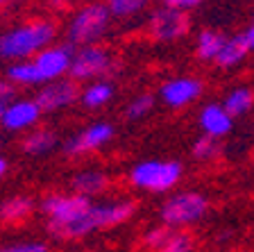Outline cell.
<instances>
[{
    "label": "cell",
    "mask_w": 254,
    "mask_h": 252,
    "mask_svg": "<svg viewBox=\"0 0 254 252\" xmlns=\"http://www.w3.org/2000/svg\"><path fill=\"white\" fill-rule=\"evenodd\" d=\"M59 25L48 16H32L27 21L0 32V59L21 62L32 59L43 48L57 43Z\"/></svg>",
    "instance_id": "obj_1"
},
{
    "label": "cell",
    "mask_w": 254,
    "mask_h": 252,
    "mask_svg": "<svg viewBox=\"0 0 254 252\" xmlns=\"http://www.w3.org/2000/svg\"><path fill=\"white\" fill-rule=\"evenodd\" d=\"M136 214V202L134 200H109V202H93L77 221L66 225L55 234V239L62 241H77L89 234L102 230H114L118 225H125L132 216Z\"/></svg>",
    "instance_id": "obj_2"
},
{
    "label": "cell",
    "mask_w": 254,
    "mask_h": 252,
    "mask_svg": "<svg viewBox=\"0 0 254 252\" xmlns=\"http://www.w3.org/2000/svg\"><path fill=\"white\" fill-rule=\"evenodd\" d=\"M111 11L102 0H89L68 11L64 23V37L73 48L100 43L111 30Z\"/></svg>",
    "instance_id": "obj_3"
},
{
    "label": "cell",
    "mask_w": 254,
    "mask_h": 252,
    "mask_svg": "<svg viewBox=\"0 0 254 252\" xmlns=\"http://www.w3.org/2000/svg\"><path fill=\"white\" fill-rule=\"evenodd\" d=\"M184 168L173 159H145L129 168L127 179L134 189L150 191V193H166L180 184Z\"/></svg>",
    "instance_id": "obj_4"
},
{
    "label": "cell",
    "mask_w": 254,
    "mask_h": 252,
    "mask_svg": "<svg viewBox=\"0 0 254 252\" xmlns=\"http://www.w3.org/2000/svg\"><path fill=\"white\" fill-rule=\"evenodd\" d=\"M93 205V198L79 195L75 191H53L46 193L39 202V209L46 216V230L50 237H55L59 230H64L66 225H70L73 221H77L79 216L84 214L89 207Z\"/></svg>",
    "instance_id": "obj_5"
},
{
    "label": "cell",
    "mask_w": 254,
    "mask_h": 252,
    "mask_svg": "<svg viewBox=\"0 0 254 252\" xmlns=\"http://www.w3.org/2000/svg\"><path fill=\"white\" fill-rule=\"evenodd\" d=\"M118 59L114 57L109 48L102 43H93V46H82L75 48L73 62H70L68 78L75 82H93V80H105L107 75H114L118 71Z\"/></svg>",
    "instance_id": "obj_6"
},
{
    "label": "cell",
    "mask_w": 254,
    "mask_h": 252,
    "mask_svg": "<svg viewBox=\"0 0 254 252\" xmlns=\"http://www.w3.org/2000/svg\"><path fill=\"white\" fill-rule=\"evenodd\" d=\"M209 211V198L197 191H180L164 200L159 207V221L170 230H184L193 223L202 221Z\"/></svg>",
    "instance_id": "obj_7"
},
{
    "label": "cell",
    "mask_w": 254,
    "mask_h": 252,
    "mask_svg": "<svg viewBox=\"0 0 254 252\" xmlns=\"http://www.w3.org/2000/svg\"><path fill=\"white\" fill-rule=\"evenodd\" d=\"M116 137V127L109 121H95L86 125L84 130H79L77 134L68 137L62 143V150L66 157H86L93 155L102 148H107Z\"/></svg>",
    "instance_id": "obj_8"
},
{
    "label": "cell",
    "mask_w": 254,
    "mask_h": 252,
    "mask_svg": "<svg viewBox=\"0 0 254 252\" xmlns=\"http://www.w3.org/2000/svg\"><path fill=\"white\" fill-rule=\"evenodd\" d=\"M190 30V18L186 11L173 9V7H159L150 14L148 18V32L150 37L159 43H173L180 41L189 34Z\"/></svg>",
    "instance_id": "obj_9"
},
{
    "label": "cell",
    "mask_w": 254,
    "mask_h": 252,
    "mask_svg": "<svg viewBox=\"0 0 254 252\" xmlns=\"http://www.w3.org/2000/svg\"><path fill=\"white\" fill-rule=\"evenodd\" d=\"M73 53H75V48L68 46V43H53V46L43 48L41 53L34 55L32 62L37 66V73H39V78H41V84L66 78L70 71Z\"/></svg>",
    "instance_id": "obj_10"
},
{
    "label": "cell",
    "mask_w": 254,
    "mask_h": 252,
    "mask_svg": "<svg viewBox=\"0 0 254 252\" xmlns=\"http://www.w3.org/2000/svg\"><path fill=\"white\" fill-rule=\"evenodd\" d=\"M79 86L75 80L70 78H62L55 82L41 84L34 95V100L39 102V107L43 109V114H57L73 107L75 102H79Z\"/></svg>",
    "instance_id": "obj_11"
},
{
    "label": "cell",
    "mask_w": 254,
    "mask_h": 252,
    "mask_svg": "<svg viewBox=\"0 0 254 252\" xmlns=\"http://www.w3.org/2000/svg\"><path fill=\"white\" fill-rule=\"evenodd\" d=\"M41 116L43 109L34 98H14L11 102H7L0 127L9 134H25V132L39 127Z\"/></svg>",
    "instance_id": "obj_12"
},
{
    "label": "cell",
    "mask_w": 254,
    "mask_h": 252,
    "mask_svg": "<svg viewBox=\"0 0 254 252\" xmlns=\"http://www.w3.org/2000/svg\"><path fill=\"white\" fill-rule=\"evenodd\" d=\"M202 93V82L190 75H182V78H173L168 82L161 84L159 89V100L170 109H182V107L195 102Z\"/></svg>",
    "instance_id": "obj_13"
},
{
    "label": "cell",
    "mask_w": 254,
    "mask_h": 252,
    "mask_svg": "<svg viewBox=\"0 0 254 252\" xmlns=\"http://www.w3.org/2000/svg\"><path fill=\"white\" fill-rule=\"evenodd\" d=\"M111 186V177L100 170V168H79L77 173H73L70 177V191L86 198H98L105 195Z\"/></svg>",
    "instance_id": "obj_14"
},
{
    "label": "cell",
    "mask_w": 254,
    "mask_h": 252,
    "mask_svg": "<svg viewBox=\"0 0 254 252\" xmlns=\"http://www.w3.org/2000/svg\"><path fill=\"white\" fill-rule=\"evenodd\" d=\"M232 121H234V116H229L222 105H206L197 114V125H200L202 134L213 137V139H220L225 134H229Z\"/></svg>",
    "instance_id": "obj_15"
},
{
    "label": "cell",
    "mask_w": 254,
    "mask_h": 252,
    "mask_svg": "<svg viewBox=\"0 0 254 252\" xmlns=\"http://www.w3.org/2000/svg\"><path fill=\"white\" fill-rule=\"evenodd\" d=\"M59 146V137L50 127H34V130L25 132L21 139V150L30 157H46Z\"/></svg>",
    "instance_id": "obj_16"
},
{
    "label": "cell",
    "mask_w": 254,
    "mask_h": 252,
    "mask_svg": "<svg viewBox=\"0 0 254 252\" xmlns=\"http://www.w3.org/2000/svg\"><path fill=\"white\" fill-rule=\"evenodd\" d=\"M116 95V86L109 80H93L86 82V86L79 91V102L86 111H98L107 107Z\"/></svg>",
    "instance_id": "obj_17"
},
{
    "label": "cell",
    "mask_w": 254,
    "mask_h": 252,
    "mask_svg": "<svg viewBox=\"0 0 254 252\" xmlns=\"http://www.w3.org/2000/svg\"><path fill=\"white\" fill-rule=\"evenodd\" d=\"M37 209V202L30 195H11L0 205V221L2 223H23Z\"/></svg>",
    "instance_id": "obj_18"
},
{
    "label": "cell",
    "mask_w": 254,
    "mask_h": 252,
    "mask_svg": "<svg viewBox=\"0 0 254 252\" xmlns=\"http://www.w3.org/2000/svg\"><path fill=\"white\" fill-rule=\"evenodd\" d=\"M248 53H250V48H248V43H245L243 34H238V37H227L220 48V53H218V57L213 59V64L220 66V69H232V66L243 62Z\"/></svg>",
    "instance_id": "obj_19"
},
{
    "label": "cell",
    "mask_w": 254,
    "mask_h": 252,
    "mask_svg": "<svg viewBox=\"0 0 254 252\" xmlns=\"http://www.w3.org/2000/svg\"><path fill=\"white\" fill-rule=\"evenodd\" d=\"M7 80L16 86H41V78L37 73V66L32 59H21V62H9L7 66Z\"/></svg>",
    "instance_id": "obj_20"
},
{
    "label": "cell",
    "mask_w": 254,
    "mask_h": 252,
    "mask_svg": "<svg viewBox=\"0 0 254 252\" xmlns=\"http://www.w3.org/2000/svg\"><path fill=\"white\" fill-rule=\"evenodd\" d=\"M225 39L227 37L218 30H202L195 39V57L200 62H213L220 53Z\"/></svg>",
    "instance_id": "obj_21"
},
{
    "label": "cell",
    "mask_w": 254,
    "mask_h": 252,
    "mask_svg": "<svg viewBox=\"0 0 254 252\" xmlns=\"http://www.w3.org/2000/svg\"><path fill=\"white\" fill-rule=\"evenodd\" d=\"M252 105H254V93L250 89H245V86H238V89L229 91L227 98H225V102H222V107L227 109L229 116L248 114V111L252 109Z\"/></svg>",
    "instance_id": "obj_22"
},
{
    "label": "cell",
    "mask_w": 254,
    "mask_h": 252,
    "mask_svg": "<svg viewBox=\"0 0 254 252\" xmlns=\"http://www.w3.org/2000/svg\"><path fill=\"white\" fill-rule=\"evenodd\" d=\"M102 2L109 7L114 18H134L148 7L150 0H102Z\"/></svg>",
    "instance_id": "obj_23"
},
{
    "label": "cell",
    "mask_w": 254,
    "mask_h": 252,
    "mask_svg": "<svg viewBox=\"0 0 254 252\" xmlns=\"http://www.w3.org/2000/svg\"><path fill=\"white\" fill-rule=\"evenodd\" d=\"M157 252H195V239L186 230H173Z\"/></svg>",
    "instance_id": "obj_24"
},
{
    "label": "cell",
    "mask_w": 254,
    "mask_h": 252,
    "mask_svg": "<svg viewBox=\"0 0 254 252\" xmlns=\"http://www.w3.org/2000/svg\"><path fill=\"white\" fill-rule=\"evenodd\" d=\"M154 102H157V100H154L152 93L136 95V98L129 100V105H127V109H125V118L127 121H143L145 116L152 114Z\"/></svg>",
    "instance_id": "obj_25"
},
{
    "label": "cell",
    "mask_w": 254,
    "mask_h": 252,
    "mask_svg": "<svg viewBox=\"0 0 254 252\" xmlns=\"http://www.w3.org/2000/svg\"><path fill=\"white\" fill-rule=\"evenodd\" d=\"M190 153H193L195 159H200V162H211V159H216L220 155V143H218V139L202 134L200 139H195Z\"/></svg>",
    "instance_id": "obj_26"
},
{
    "label": "cell",
    "mask_w": 254,
    "mask_h": 252,
    "mask_svg": "<svg viewBox=\"0 0 254 252\" xmlns=\"http://www.w3.org/2000/svg\"><path fill=\"white\" fill-rule=\"evenodd\" d=\"M170 227L168 225H164V223H161V225H154V227H150L148 232H145V234H143V246L148 248V250H152V252H157L159 248L164 246L166 243V239L170 237Z\"/></svg>",
    "instance_id": "obj_27"
},
{
    "label": "cell",
    "mask_w": 254,
    "mask_h": 252,
    "mask_svg": "<svg viewBox=\"0 0 254 252\" xmlns=\"http://www.w3.org/2000/svg\"><path fill=\"white\" fill-rule=\"evenodd\" d=\"M0 252H50L46 241H18L0 246Z\"/></svg>",
    "instance_id": "obj_28"
},
{
    "label": "cell",
    "mask_w": 254,
    "mask_h": 252,
    "mask_svg": "<svg viewBox=\"0 0 254 252\" xmlns=\"http://www.w3.org/2000/svg\"><path fill=\"white\" fill-rule=\"evenodd\" d=\"M166 7H173V9H180V11H189V9H195L200 7L204 0H161Z\"/></svg>",
    "instance_id": "obj_29"
},
{
    "label": "cell",
    "mask_w": 254,
    "mask_h": 252,
    "mask_svg": "<svg viewBox=\"0 0 254 252\" xmlns=\"http://www.w3.org/2000/svg\"><path fill=\"white\" fill-rule=\"evenodd\" d=\"M16 98V84H11L7 78L0 80V100L2 102H11Z\"/></svg>",
    "instance_id": "obj_30"
},
{
    "label": "cell",
    "mask_w": 254,
    "mask_h": 252,
    "mask_svg": "<svg viewBox=\"0 0 254 252\" xmlns=\"http://www.w3.org/2000/svg\"><path fill=\"white\" fill-rule=\"evenodd\" d=\"M243 39H245V43H248L250 50H254V23H250L248 30L243 32Z\"/></svg>",
    "instance_id": "obj_31"
},
{
    "label": "cell",
    "mask_w": 254,
    "mask_h": 252,
    "mask_svg": "<svg viewBox=\"0 0 254 252\" xmlns=\"http://www.w3.org/2000/svg\"><path fill=\"white\" fill-rule=\"evenodd\" d=\"M70 2H73V0H46V5L50 7V9H66Z\"/></svg>",
    "instance_id": "obj_32"
},
{
    "label": "cell",
    "mask_w": 254,
    "mask_h": 252,
    "mask_svg": "<svg viewBox=\"0 0 254 252\" xmlns=\"http://www.w3.org/2000/svg\"><path fill=\"white\" fill-rule=\"evenodd\" d=\"M7 170H9V162H7V159L0 155V179L7 175Z\"/></svg>",
    "instance_id": "obj_33"
},
{
    "label": "cell",
    "mask_w": 254,
    "mask_h": 252,
    "mask_svg": "<svg viewBox=\"0 0 254 252\" xmlns=\"http://www.w3.org/2000/svg\"><path fill=\"white\" fill-rule=\"evenodd\" d=\"M5 107H7V102L0 100V123H2V116H5Z\"/></svg>",
    "instance_id": "obj_34"
},
{
    "label": "cell",
    "mask_w": 254,
    "mask_h": 252,
    "mask_svg": "<svg viewBox=\"0 0 254 252\" xmlns=\"http://www.w3.org/2000/svg\"><path fill=\"white\" fill-rule=\"evenodd\" d=\"M9 2H14V0H0V7H5V5H9Z\"/></svg>",
    "instance_id": "obj_35"
}]
</instances>
